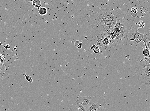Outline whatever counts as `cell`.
Returning <instances> with one entry per match:
<instances>
[{
  "label": "cell",
  "mask_w": 150,
  "mask_h": 111,
  "mask_svg": "<svg viewBox=\"0 0 150 111\" xmlns=\"http://www.w3.org/2000/svg\"><path fill=\"white\" fill-rule=\"evenodd\" d=\"M138 80L142 84L149 85L150 83V64L146 60L139 58L135 66Z\"/></svg>",
  "instance_id": "1"
},
{
  "label": "cell",
  "mask_w": 150,
  "mask_h": 111,
  "mask_svg": "<svg viewBox=\"0 0 150 111\" xmlns=\"http://www.w3.org/2000/svg\"><path fill=\"white\" fill-rule=\"evenodd\" d=\"M116 23L118 26L121 34L119 35L127 37L129 30L132 27V22L126 18L124 14L122 12H115Z\"/></svg>",
  "instance_id": "2"
},
{
  "label": "cell",
  "mask_w": 150,
  "mask_h": 111,
  "mask_svg": "<svg viewBox=\"0 0 150 111\" xmlns=\"http://www.w3.org/2000/svg\"><path fill=\"white\" fill-rule=\"evenodd\" d=\"M127 39L128 41H134L138 44L141 41L145 43L146 48L148 49L146 43L150 41V35L149 34H140L138 31L137 29L132 27L127 34Z\"/></svg>",
  "instance_id": "3"
},
{
  "label": "cell",
  "mask_w": 150,
  "mask_h": 111,
  "mask_svg": "<svg viewBox=\"0 0 150 111\" xmlns=\"http://www.w3.org/2000/svg\"><path fill=\"white\" fill-rule=\"evenodd\" d=\"M105 99L92 96L90 101L86 107L87 111H102L106 110V107L108 104L105 103Z\"/></svg>",
  "instance_id": "4"
},
{
  "label": "cell",
  "mask_w": 150,
  "mask_h": 111,
  "mask_svg": "<svg viewBox=\"0 0 150 111\" xmlns=\"http://www.w3.org/2000/svg\"><path fill=\"white\" fill-rule=\"evenodd\" d=\"M90 19L92 29L95 32L98 40L109 35L106 31L105 25H104L99 21L95 19L92 16H90Z\"/></svg>",
  "instance_id": "5"
},
{
  "label": "cell",
  "mask_w": 150,
  "mask_h": 111,
  "mask_svg": "<svg viewBox=\"0 0 150 111\" xmlns=\"http://www.w3.org/2000/svg\"><path fill=\"white\" fill-rule=\"evenodd\" d=\"M97 16L100 18L112 21L116 23V16L115 12L103 9L99 11L97 13Z\"/></svg>",
  "instance_id": "6"
},
{
  "label": "cell",
  "mask_w": 150,
  "mask_h": 111,
  "mask_svg": "<svg viewBox=\"0 0 150 111\" xmlns=\"http://www.w3.org/2000/svg\"><path fill=\"white\" fill-rule=\"evenodd\" d=\"M91 97V96L82 97L80 94L77 96V98L79 100L77 101L86 108L90 101Z\"/></svg>",
  "instance_id": "7"
},
{
  "label": "cell",
  "mask_w": 150,
  "mask_h": 111,
  "mask_svg": "<svg viewBox=\"0 0 150 111\" xmlns=\"http://www.w3.org/2000/svg\"><path fill=\"white\" fill-rule=\"evenodd\" d=\"M69 111H85L86 110L84 107L77 101L71 105Z\"/></svg>",
  "instance_id": "8"
},
{
  "label": "cell",
  "mask_w": 150,
  "mask_h": 111,
  "mask_svg": "<svg viewBox=\"0 0 150 111\" xmlns=\"http://www.w3.org/2000/svg\"><path fill=\"white\" fill-rule=\"evenodd\" d=\"M32 5L34 7L37 9H39L41 6L40 0H34L32 2Z\"/></svg>",
  "instance_id": "9"
},
{
  "label": "cell",
  "mask_w": 150,
  "mask_h": 111,
  "mask_svg": "<svg viewBox=\"0 0 150 111\" xmlns=\"http://www.w3.org/2000/svg\"><path fill=\"white\" fill-rule=\"evenodd\" d=\"M47 13V8L44 7L40 8L38 11V13L41 16L45 15Z\"/></svg>",
  "instance_id": "10"
},
{
  "label": "cell",
  "mask_w": 150,
  "mask_h": 111,
  "mask_svg": "<svg viewBox=\"0 0 150 111\" xmlns=\"http://www.w3.org/2000/svg\"><path fill=\"white\" fill-rule=\"evenodd\" d=\"M0 74L2 75L3 76H4L7 75L5 65L0 66Z\"/></svg>",
  "instance_id": "11"
},
{
  "label": "cell",
  "mask_w": 150,
  "mask_h": 111,
  "mask_svg": "<svg viewBox=\"0 0 150 111\" xmlns=\"http://www.w3.org/2000/svg\"><path fill=\"white\" fill-rule=\"evenodd\" d=\"M143 49V54L145 57H148L150 56V50L148 49L145 48V49Z\"/></svg>",
  "instance_id": "12"
},
{
  "label": "cell",
  "mask_w": 150,
  "mask_h": 111,
  "mask_svg": "<svg viewBox=\"0 0 150 111\" xmlns=\"http://www.w3.org/2000/svg\"><path fill=\"white\" fill-rule=\"evenodd\" d=\"M23 75L25 76V79L27 81V82L30 83L33 82V80L32 77L28 75H26L25 74H23Z\"/></svg>",
  "instance_id": "13"
},
{
  "label": "cell",
  "mask_w": 150,
  "mask_h": 111,
  "mask_svg": "<svg viewBox=\"0 0 150 111\" xmlns=\"http://www.w3.org/2000/svg\"><path fill=\"white\" fill-rule=\"evenodd\" d=\"M26 3L27 5L29 6L30 7H31L32 5V3L34 0H23Z\"/></svg>",
  "instance_id": "14"
},
{
  "label": "cell",
  "mask_w": 150,
  "mask_h": 111,
  "mask_svg": "<svg viewBox=\"0 0 150 111\" xmlns=\"http://www.w3.org/2000/svg\"><path fill=\"white\" fill-rule=\"evenodd\" d=\"M137 25L139 28H143L145 25V23L142 22L138 23Z\"/></svg>",
  "instance_id": "15"
},
{
  "label": "cell",
  "mask_w": 150,
  "mask_h": 111,
  "mask_svg": "<svg viewBox=\"0 0 150 111\" xmlns=\"http://www.w3.org/2000/svg\"><path fill=\"white\" fill-rule=\"evenodd\" d=\"M94 53H100V49L98 47H96L95 49L93 51Z\"/></svg>",
  "instance_id": "16"
},
{
  "label": "cell",
  "mask_w": 150,
  "mask_h": 111,
  "mask_svg": "<svg viewBox=\"0 0 150 111\" xmlns=\"http://www.w3.org/2000/svg\"><path fill=\"white\" fill-rule=\"evenodd\" d=\"M132 12L135 13L137 14V9L136 8H132Z\"/></svg>",
  "instance_id": "17"
},
{
  "label": "cell",
  "mask_w": 150,
  "mask_h": 111,
  "mask_svg": "<svg viewBox=\"0 0 150 111\" xmlns=\"http://www.w3.org/2000/svg\"><path fill=\"white\" fill-rule=\"evenodd\" d=\"M80 41L79 40H77L75 42L74 46L76 47H77L79 46Z\"/></svg>",
  "instance_id": "18"
},
{
  "label": "cell",
  "mask_w": 150,
  "mask_h": 111,
  "mask_svg": "<svg viewBox=\"0 0 150 111\" xmlns=\"http://www.w3.org/2000/svg\"><path fill=\"white\" fill-rule=\"evenodd\" d=\"M96 47H96V46L94 44V45H92L90 49H91V50L92 51H93L95 49V48Z\"/></svg>",
  "instance_id": "19"
},
{
  "label": "cell",
  "mask_w": 150,
  "mask_h": 111,
  "mask_svg": "<svg viewBox=\"0 0 150 111\" xmlns=\"http://www.w3.org/2000/svg\"><path fill=\"white\" fill-rule=\"evenodd\" d=\"M145 59L147 61H148L149 63L150 62V55L148 57H145Z\"/></svg>",
  "instance_id": "20"
},
{
  "label": "cell",
  "mask_w": 150,
  "mask_h": 111,
  "mask_svg": "<svg viewBox=\"0 0 150 111\" xmlns=\"http://www.w3.org/2000/svg\"><path fill=\"white\" fill-rule=\"evenodd\" d=\"M150 41H148L146 43V45L148 49L150 50Z\"/></svg>",
  "instance_id": "21"
},
{
  "label": "cell",
  "mask_w": 150,
  "mask_h": 111,
  "mask_svg": "<svg viewBox=\"0 0 150 111\" xmlns=\"http://www.w3.org/2000/svg\"><path fill=\"white\" fill-rule=\"evenodd\" d=\"M77 47V48H78L79 49H82V45H79Z\"/></svg>",
  "instance_id": "22"
},
{
  "label": "cell",
  "mask_w": 150,
  "mask_h": 111,
  "mask_svg": "<svg viewBox=\"0 0 150 111\" xmlns=\"http://www.w3.org/2000/svg\"><path fill=\"white\" fill-rule=\"evenodd\" d=\"M3 77V76H2V75L1 74H0V78H1Z\"/></svg>",
  "instance_id": "23"
}]
</instances>
